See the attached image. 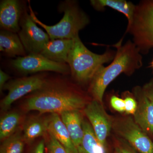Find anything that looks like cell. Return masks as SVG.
<instances>
[{"mask_svg":"<svg viewBox=\"0 0 153 153\" xmlns=\"http://www.w3.org/2000/svg\"><path fill=\"white\" fill-rule=\"evenodd\" d=\"M89 101L85 92L68 81L47 79L44 87L28 96L23 108L26 111L60 115L68 111L83 110Z\"/></svg>","mask_w":153,"mask_h":153,"instance_id":"6da1fadb","label":"cell"},{"mask_svg":"<svg viewBox=\"0 0 153 153\" xmlns=\"http://www.w3.org/2000/svg\"><path fill=\"white\" fill-rule=\"evenodd\" d=\"M123 41L114 45L115 55L108 66H101L89 82L88 91L92 99L102 103L107 88L120 74H133L143 66V57L136 45L130 40L122 45Z\"/></svg>","mask_w":153,"mask_h":153,"instance_id":"7a4b0ae2","label":"cell"},{"mask_svg":"<svg viewBox=\"0 0 153 153\" xmlns=\"http://www.w3.org/2000/svg\"><path fill=\"white\" fill-rule=\"evenodd\" d=\"M73 40V46L67 62L71 76L79 84L89 83L99 68L113 60L116 51L108 49L103 54L99 55L86 48L79 35Z\"/></svg>","mask_w":153,"mask_h":153,"instance_id":"3957f363","label":"cell"},{"mask_svg":"<svg viewBox=\"0 0 153 153\" xmlns=\"http://www.w3.org/2000/svg\"><path fill=\"white\" fill-rule=\"evenodd\" d=\"M30 15L36 24L46 30L50 40L58 39H73L79 35V32L90 22L89 18L78 5L76 1L67 0L60 3V12L64 15L56 25L48 26L41 22L36 17L29 4Z\"/></svg>","mask_w":153,"mask_h":153,"instance_id":"277c9868","label":"cell"},{"mask_svg":"<svg viewBox=\"0 0 153 153\" xmlns=\"http://www.w3.org/2000/svg\"><path fill=\"white\" fill-rule=\"evenodd\" d=\"M128 33L141 54H147L153 48V0H143L136 5L133 19L125 35Z\"/></svg>","mask_w":153,"mask_h":153,"instance_id":"5b68a950","label":"cell"},{"mask_svg":"<svg viewBox=\"0 0 153 153\" xmlns=\"http://www.w3.org/2000/svg\"><path fill=\"white\" fill-rule=\"evenodd\" d=\"M112 130L117 136L127 142L137 152L153 153L152 141L130 116L114 118Z\"/></svg>","mask_w":153,"mask_h":153,"instance_id":"8992f818","label":"cell"},{"mask_svg":"<svg viewBox=\"0 0 153 153\" xmlns=\"http://www.w3.org/2000/svg\"><path fill=\"white\" fill-rule=\"evenodd\" d=\"M47 79L41 75L21 77L9 81L3 90L8 91L7 94L1 100V108L6 111L12 104L27 94L41 89L47 82Z\"/></svg>","mask_w":153,"mask_h":153,"instance_id":"52a82bcc","label":"cell"},{"mask_svg":"<svg viewBox=\"0 0 153 153\" xmlns=\"http://www.w3.org/2000/svg\"><path fill=\"white\" fill-rule=\"evenodd\" d=\"M30 14L24 11L20 22L19 38L26 52L30 54H40L50 39L47 33L38 27Z\"/></svg>","mask_w":153,"mask_h":153,"instance_id":"ba28073f","label":"cell"},{"mask_svg":"<svg viewBox=\"0 0 153 153\" xmlns=\"http://www.w3.org/2000/svg\"><path fill=\"white\" fill-rule=\"evenodd\" d=\"M11 64L18 71L26 74L45 71L62 74L70 73V68L67 63L54 62L41 54H30L18 57L11 61Z\"/></svg>","mask_w":153,"mask_h":153,"instance_id":"9c48e42d","label":"cell"},{"mask_svg":"<svg viewBox=\"0 0 153 153\" xmlns=\"http://www.w3.org/2000/svg\"><path fill=\"white\" fill-rule=\"evenodd\" d=\"M102 104L92 99L83 110L99 141L108 147L107 139L112 129L114 118L106 112Z\"/></svg>","mask_w":153,"mask_h":153,"instance_id":"30bf717a","label":"cell"},{"mask_svg":"<svg viewBox=\"0 0 153 153\" xmlns=\"http://www.w3.org/2000/svg\"><path fill=\"white\" fill-rule=\"evenodd\" d=\"M132 92L137 103L134 120L146 134L153 138V103L145 94L142 87L135 86Z\"/></svg>","mask_w":153,"mask_h":153,"instance_id":"8fae6325","label":"cell"},{"mask_svg":"<svg viewBox=\"0 0 153 153\" xmlns=\"http://www.w3.org/2000/svg\"><path fill=\"white\" fill-rule=\"evenodd\" d=\"M21 3L17 0H2L0 3V26L2 30L19 33L22 16Z\"/></svg>","mask_w":153,"mask_h":153,"instance_id":"7c38bea8","label":"cell"},{"mask_svg":"<svg viewBox=\"0 0 153 153\" xmlns=\"http://www.w3.org/2000/svg\"><path fill=\"white\" fill-rule=\"evenodd\" d=\"M47 128L58 142L64 147L68 153H78L66 126L60 115L50 114L47 117Z\"/></svg>","mask_w":153,"mask_h":153,"instance_id":"4fadbf2b","label":"cell"},{"mask_svg":"<svg viewBox=\"0 0 153 153\" xmlns=\"http://www.w3.org/2000/svg\"><path fill=\"white\" fill-rule=\"evenodd\" d=\"M73 44V39L50 40L40 54L54 62L67 63L68 54Z\"/></svg>","mask_w":153,"mask_h":153,"instance_id":"5bb4252c","label":"cell"},{"mask_svg":"<svg viewBox=\"0 0 153 153\" xmlns=\"http://www.w3.org/2000/svg\"><path fill=\"white\" fill-rule=\"evenodd\" d=\"M80 111L78 110L68 111L60 114L77 149L81 145L84 134L82 126L84 119Z\"/></svg>","mask_w":153,"mask_h":153,"instance_id":"9a60e30c","label":"cell"},{"mask_svg":"<svg viewBox=\"0 0 153 153\" xmlns=\"http://www.w3.org/2000/svg\"><path fill=\"white\" fill-rule=\"evenodd\" d=\"M23 137L25 143L30 144L39 137L46 136L48 133L47 117L33 116L24 122Z\"/></svg>","mask_w":153,"mask_h":153,"instance_id":"2e32d148","label":"cell"},{"mask_svg":"<svg viewBox=\"0 0 153 153\" xmlns=\"http://www.w3.org/2000/svg\"><path fill=\"white\" fill-rule=\"evenodd\" d=\"M90 4L97 11L104 10L108 7L123 14L128 20L127 27L131 25L136 8L131 2L125 0H91Z\"/></svg>","mask_w":153,"mask_h":153,"instance_id":"e0dca14e","label":"cell"},{"mask_svg":"<svg viewBox=\"0 0 153 153\" xmlns=\"http://www.w3.org/2000/svg\"><path fill=\"white\" fill-rule=\"evenodd\" d=\"M0 50L10 57H23L27 52L18 34L7 30L0 32Z\"/></svg>","mask_w":153,"mask_h":153,"instance_id":"ac0fdd59","label":"cell"},{"mask_svg":"<svg viewBox=\"0 0 153 153\" xmlns=\"http://www.w3.org/2000/svg\"><path fill=\"white\" fill-rule=\"evenodd\" d=\"M83 139L79 147L78 153H108V149L99 141L89 121L84 119Z\"/></svg>","mask_w":153,"mask_h":153,"instance_id":"d6986e66","label":"cell"},{"mask_svg":"<svg viewBox=\"0 0 153 153\" xmlns=\"http://www.w3.org/2000/svg\"><path fill=\"white\" fill-rule=\"evenodd\" d=\"M23 117L20 113L11 111L2 116L0 120V140L1 142L20 129Z\"/></svg>","mask_w":153,"mask_h":153,"instance_id":"ffe728a7","label":"cell"},{"mask_svg":"<svg viewBox=\"0 0 153 153\" xmlns=\"http://www.w3.org/2000/svg\"><path fill=\"white\" fill-rule=\"evenodd\" d=\"M22 131L19 129L13 135L2 142L0 153H23L25 141Z\"/></svg>","mask_w":153,"mask_h":153,"instance_id":"44dd1931","label":"cell"},{"mask_svg":"<svg viewBox=\"0 0 153 153\" xmlns=\"http://www.w3.org/2000/svg\"><path fill=\"white\" fill-rule=\"evenodd\" d=\"M46 136L47 141H45V144L47 146V153H68L50 132L48 131Z\"/></svg>","mask_w":153,"mask_h":153,"instance_id":"7402d4cb","label":"cell"},{"mask_svg":"<svg viewBox=\"0 0 153 153\" xmlns=\"http://www.w3.org/2000/svg\"><path fill=\"white\" fill-rule=\"evenodd\" d=\"M113 153H137V151L127 142L121 138H114Z\"/></svg>","mask_w":153,"mask_h":153,"instance_id":"603a6c76","label":"cell"},{"mask_svg":"<svg viewBox=\"0 0 153 153\" xmlns=\"http://www.w3.org/2000/svg\"><path fill=\"white\" fill-rule=\"evenodd\" d=\"M125 102V112L127 115H134L136 111L137 103L136 100L133 96L127 95L124 99Z\"/></svg>","mask_w":153,"mask_h":153,"instance_id":"cb8c5ba5","label":"cell"},{"mask_svg":"<svg viewBox=\"0 0 153 153\" xmlns=\"http://www.w3.org/2000/svg\"><path fill=\"white\" fill-rule=\"evenodd\" d=\"M111 107L117 112H125V102L124 99L120 98L116 95H112L110 100Z\"/></svg>","mask_w":153,"mask_h":153,"instance_id":"d4e9b609","label":"cell"},{"mask_svg":"<svg viewBox=\"0 0 153 153\" xmlns=\"http://www.w3.org/2000/svg\"><path fill=\"white\" fill-rule=\"evenodd\" d=\"M143 90L153 104V79L142 86Z\"/></svg>","mask_w":153,"mask_h":153,"instance_id":"484cf974","label":"cell"},{"mask_svg":"<svg viewBox=\"0 0 153 153\" xmlns=\"http://www.w3.org/2000/svg\"><path fill=\"white\" fill-rule=\"evenodd\" d=\"M10 76L8 74L4 72L1 69L0 70V90L2 91L4 88L8 80L10 78Z\"/></svg>","mask_w":153,"mask_h":153,"instance_id":"4316f807","label":"cell"},{"mask_svg":"<svg viewBox=\"0 0 153 153\" xmlns=\"http://www.w3.org/2000/svg\"><path fill=\"white\" fill-rule=\"evenodd\" d=\"M45 145V140H41L34 148L31 153H44Z\"/></svg>","mask_w":153,"mask_h":153,"instance_id":"83f0119b","label":"cell"},{"mask_svg":"<svg viewBox=\"0 0 153 153\" xmlns=\"http://www.w3.org/2000/svg\"><path fill=\"white\" fill-rule=\"evenodd\" d=\"M151 67H152V68L153 69V59L152 60V62H151Z\"/></svg>","mask_w":153,"mask_h":153,"instance_id":"f1b7e54d","label":"cell"}]
</instances>
